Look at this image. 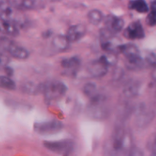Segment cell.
<instances>
[{
  "label": "cell",
  "instance_id": "obj_1",
  "mask_svg": "<svg viewBox=\"0 0 156 156\" xmlns=\"http://www.w3.org/2000/svg\"><path fill=\"white\" fill-rule=\"evenodd\" d=\"M107 146L109 154H127L133 149L132 136L123 126H117Z\"/></svg>",
  "mask_w": 156,
  "mask_h": 156
},
{
  "label": "cell",
  "instance_id": "obj_2",
  "mask_svg": "<svg viewBox=\"0 0 156 156\" xmlns=\"http://www.w3.org/2000/svg\"><path fill=\"white\" fill-rule=\"evenodd\" d=\"M106 98L100 94L96 98L90 100V103L87 106L85 114L89 118L95 120H103L108 117L110 114L109 108L106 105Z\"/></svg>",
  "mask_w": 156,
  "mask_h": 156
},
{
  "label": "cell",
  "instance_id": "obj_3",
  "mask_svg": "<svg viewBox=\"0 0 156 156\" xmlns=\"http://www.w3.org/2000/svg\"><path fill=\"white\" fill-rule=\"evenodd\" d=\"M67 87L60 81L53 80L43 83V94L47 102H51L65 95Z\"/></svg>",
  "mask_w": 156,
  "mask_h": 156
},
{
  "label": "cell",
  "instance_id": "obj_4",
  "mask_svg": "<svg viewBox=\"0 0 156 156\" xmlns=\"http://www.w3.org/2000/svg\"><path fill=\"white\" fill-rule=\"evenodd\" d=\"M101 47L105 52L120 53V48L122 45L121 41L115 34H113L104 27L100 32Z\"/></svg>",
  "mask_w": 156,
  "mask_h": 156
},
{
  "label": "cell",
  "instance_id": "obj_5",
  "mask_svg": "<svg viewBox=\"0 0 156 156\" xmlns=\"http://www.w3.org/2000/svg\"><path fill=\"white\" fill-rule=\"evenodd\" d=\"M43 144L47 150L58 155H69L75 149L73 140L67 139L58 141H44Z\"/></svg>",
  "mask_w": 156,
  "mask_h": 156
},
{
  "label": "cell",
  "instance_id": "obj_6",
  "mask_svg": "<svg viewBox=\"0 0 156 156\" xmlns=\"http://www.w3.org/2000/svg\"><path fill=\"white\" fill-rule=\"evenodd\" d=\"M63 128L62 122L57 120L37 122L34 124V130L41 136L54 135L60 132Z\"/></svg>",
  "mask_w": 156,
  "mask_h": 156
},
{
  "label": "cell",
  "instance_id": "obj_7",
  "mask_svg": "<svg viewBox=\"0 0 156 156\" xmlns=\"http://www.w3.org/2000/svg\"><path fill=\"white\" fill-rule=\"evenodd\" d=\"M1 47L2 50L7 51L15 59L24 60L29 56V52L25 48L17 45L7 38L2 37Z\"/></svg>",
  "mask_w": 156,
  "mask_h": 156
},
{
  "label": "cell",
  "instance_id": "obj_8",
  "mask_svg": "<svg viewBox=\"0 0 156 156\" xmlns=\"http://www.w3.org/2000/svg\"><path fill=\"white\" fill-rule=\"evenodd\" d=\"M155 113L144 104H141L136 111V124L140 128L147 126L153 120Z\"/></svg>",
  "mask_w": 156,
  "mask_h": 156
},
{
  "label": "cell",
  "instance_id": "obj_9",
  "mask_svg": "<svg viewBox=\"0 0 156 156\" xmlns=\"http://www.w3.org/2000/svg\"><path fill=\"white\" fill-rule=\"evenodd\" d=\"M109 66L101 59H98L90 62L87 66V72L94 78L104 77L108 73Z\"/></svg>",
  "mask_w": 156,
  "mask_h": 156
},
{
  "label": "cell",
  "instance_id": "obj_10",
  "mask_svg": "<svg viewBox=\"0 0 156 156\" xmlns=\"http://www.w3.org/2000/svg\"><path fill=\"white\" fill-rule=\"evenodd\" d=\"M123 36L128 40H140L145 37V30L140 21H133L123 31Z\"/></svg>",
  "mask_w": 156,
  "mask_h": 156
},
{
  "label": "cell",
  "instance_id": "obj_11",
  "mask_svg": "<svg viewBox=\"0 0 156 156\" xmlns=\"http://www.w3.org/2000/svg\"><path fill=\"white\" fill-rule=\"evenodd\" d=\"M104 23L105 28L115 34L121 31L124 26V21L122 18L113 15H109L105 17Z\"/></svg>",
  "mask_w": 156,
  "mask_h": 156
},
{
  "label": "cell",
  "instance_id": "obj_12",
  "mask_svg": "<svg viewBox=\"0 0 156 156\" xmlns=\"http://www.w3.org/2000/svg\"><path fill=\"white\" fill-rule=\"evenodd\" d=\"M86 27L82 24H77L69 27L66 32V37L71 43H75L82 39L86 34Z\"/></svg>",
  "mask_w": 156,
  "mask_h": 156
},
{
  "label": "cell",
  "instance_id": "obj_13",
  "mask_svg": "<svg viewBox=\"0 0 156 156\" xmlns=\"http://www.w3.org/2000/svg\"><path fill=\"white\" fill-rule=\"evenodd\" d=\"M120 52L123 53L126 60H132L141 56L138 47L133 44H125L120 46Z\"/></svg>",
  "mask_w": 156,
  "mask_h": 156
},
{
  "label": "cell",
  "instance_id": "obj_14",
  "mask_svg": "<svg viewBox=\"0 0 156 156\" xmlns=\"http://www.w3.org/2000/svg\"><path fill=\"white\" fill-rule=\"evenodd\" d=\"M81 66V59L79 56L65 58L61 61V66L68 73L74 74Z\"/></svg>",
  "mask_w": 156,
  "mask_h": 156
},
{
  "label": "cell",
  "instance_id": "obj_15",
  "mask_svg": "<svg viewBox=\"0 0 156 156\" xmlns=\"http://www.w3.org/2000/svg\"><path fill=\"white\" fill-rule=\"evenodd\" d=\"M140 82L139 81H131L124 87L123 94L126 99H131L138 95L140 90Z\"/></svg>",
  "mask_w": 156,
  "mask_h": 156
},
{
  "label": "cell",
  "instance_id": "obj_16",
  "mask_svg": "<svg viewBox=\"0 0 156 156\" xmlns=\"http://www.w3.org/2000/svg\"><path fill=\"white\" fill-rule=\"evenodd\" d=\"M21 90L24 94L36 95L43 92V84H37L33 82H24L21 85Z\"/></svg>",
  "mask_w": 156,
  "mask_h": 156
},
{
  "label": "cell",
  "instance_id": "obj_17",
  "mask_svg": "<svg viewBox=\"0 0 156 156\" xmlns=\"http://www.w3.org/2000/svg\"><path fill=\"white\" fill-rule=\"evenodd\" d=\"M2 29L6 34L12 37H17L19 34V29L16 23L12 20L1 19Z\"/></svg>",
  "mask_w": 156,
  "mask_h": 156
},
{
  "label": "cell",
  "instance_id": "obj_18",
  "mask_svg": "<svg viewBox=\"0 0 156 156\" xmlns=\"http://www.w3.org/2000/svg\"><path fill=\"white\" fill-rule=\"evenodd\" d=\"M70 43L71 42L68 39L66 35L64 36V35L58 34L53 37L52 41V45L59 51H64L69 48Z\"/></svg>",
  "mask_w": 156,
  "mask_h": 156
},
{
  "label": "cell",
  "instance_id": "obj_19",
  "mask_svg": "<svg viewBox=\"0 0 156 156\" xmlns=\"http://www.w3.org/2000/svg\"><path fill=\"white\" fill-rule=\"evenodd\" d=\"M12 4L18 9L33 10L39 6L40 0H13Z\"/></svg>",
  "mask_w": 156,
  "mask_h": 156
},
{
  "label": "cell",
  "instance_id": "obj_20",
  "mask_svg": "<svg viewBox=\"0 0 156 156\" xmlns=\"http://www.w3.org/2000/svg\"><path fill=\"white\" fill-rule=\"evenodd\" d=\"M128 7L139 13H146L149 12V6L145 0H131L128 4Z\"/></svg>",
  "mask_w": 156,
  "mask_h": 156
},
{
  "label": "cell",
  "instance_id": "obj_21",
  "mask_svg": "<svg viewBox=\"0 0 156 156\" xmlns=\"http://www.w3.org/2000/svg\"><path fill=\"white\" fill-rule=\"evenodd\" d=\"M87 18H88L89 22L93 25H98L105 19L104 14L102 13L101 11L98 10V9H93V10L90 11L88 13Z\"/></svg>",
  "mask_w": 156,
  "mask_h": 156
},
{
  "label": "cell",
  "instance_id": "obj_22",
  "mask_svg": "<svg viewBox=\"0 0 156 156\" xmlns=\"http://www.w3.org/2000/svg\"><path fill=\"white\" fill-rule=\"evenodd\" d=\"M83 92L90 100L95 98L101 94L98 91L97 85L94 83H91V82H88L84 85Z\"/></svg>",
  "mask_w": 156,
  "mask_h": 156
},
{
  "label": "cell",
  "instance_id": "obj_23",
  "mask_svg": "<svg viewBox=\"0 0 156 156\" xmlns=\"http://www.w3.org/2000/svg\"><path fill=\"white\" fill-rule=\"evenodd\" d=\"M12 14L13 10L9 3L2 0L1 2V19L12 20Z\"/></svg>",
  "mask_w": 156,
  "mask_h": 156
},
{
  "label": "cell",
  "instance_id": "obj_24",
  "mask_svg": "<svg viewBox=\"0 0 156 156\" xmlns=\"http://www.w3.org/2000/svg\"><path fill=\"white\" fill-rule=\"evenodd\" d=\"M0 85H1L2 88L10 90V91H14L16 88V85H15V82L7 76H2L0 77Z\"/></svg>",
  "mask_w": 156,
  "mask_h": 156
},
{
  "label": "cell",
  "instance_id": "obj_25",
  "mask_svg": "<svg viewBox=\"0 0 156 156\" xmlns=\"http://www.w3.org/2000/svg\"><path fill=\"white\" fill-rule=\"evenodd\" d=\"M100 59H101L104 62H106L109 66H115L117 62V57L116 53H110V52H105L103 55L100 56Z\"/></svg>",
  "mask_w": 156,
  "mask_h": 156
},
{
  "label": "cell",
  "instance_id": "obj_26",
  "mask_svg": "<svg viewBox=\"0 0 156 156\" xmlns=\"http://www.w3.org/2000/svg\"><path fill=\"white\" fill-rule=\"evenodd\" d=\"M147 149L153 155H156V133L152 134L147 142Z\"/></svg>",
  "mask_w": 156,
  "mask_h": 156
},
{
  "label": "cell",
  "instance_id": "obj_27",
  "mask_svg": "<svg viewBox=\"0 0 156 156\" xmlns=\"http://www.w3.org/2000/svg\"><path fill=\"white\" fill-rule=\"evenodd\" d=\"M148 24L150 26L156 25V12L155 11H151L150 13L148 15L147 18H146Z\"/></svg>",
  "mask_w": 156,
  "mask_h": 156
},
{
  "label": "cell",
  "instance_id": "obj_28",
  "mask_svg": "<svg viewBox=\"0 0 156 156\" xmlns=\"http://www.w3.org/2000/svg\"><path fill=\"white\" fill-rule=\"evenodd\" d=\"M151 11H155L156 12V0H153L151 2Z\"/></svg>",
  "mask_w": 156,
  "mask_h": 156
}]
</instances>
